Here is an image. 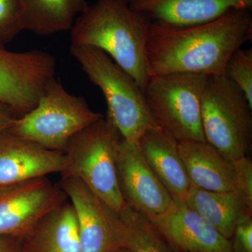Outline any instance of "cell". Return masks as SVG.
I'll return each instance as SVG.
<instances>
[{"label":"cell","mask_w":252,"mask_h":252,"mask_svg":"<svg viewBox=\"0 0 252 252\" xmlns=\"http://www.w3.org/2000/svg\"><path fill=\"white\" fill-rule=\"evenodd\" d=\"M250 11L232 10L213 21L186 27L150 23L147 45L150 76L224 75L232 55L252 40Z\"/></svg>","instance_id":"6da1fadb"},{"label":"cell","mask_w":252,"mask_h":252,"mask_svg":"<svg viewBox=\"0 0 252 252\" xmlns=\"http://www.w3.org/2000/svg\"><path fill=\"white\" fill-rule=\"evenodd\" d=\"M150 23L126 0H97L74 21L72 45L102 50L144 92L151 77L147 56Z\"/></svg>","instance_id":"7a4b0ae2"},{"label":"cell","mask_w":252,"mask_h":252,"mask_svg":"<svg viewBox=\"0 0 252 252\" xmlns=\"http://www.w3.org/2000/svg\"><path fill=\"white\" fill-rule=\"evenodd\" d=\"M69 51L89 80L102 91L107 118L124 140L137 143L146 131L160 127L149 110L143 91L108 55L92 46L71 45Z\"/></svg>","instance_id":"3957f363"},{"label":"cell","mask_w":252,"mask_h":252,"mask_svg":"<svg viewBox=\"0 0 252 252\" xmlns=\"http://www.w3.org/2000/svg\"><path fill=\"white\" fill-rule=\"evenodd\" d=\"M122 139L114 124L101 118L69 141L63 152L65 169L61 174L80 180L117 214L126 205L117 180V151Z\"/></svg>","instance_id":"277c9868"},{"label":"cell","mask_w":252,"mask_h":252,"mask_svg":"<svg viewBox=\"0 0 252 252\" xmlns=\"http://www.w3.org/2000/svg\"><path fill=\"white\" fill-rule=\"evenodd\" d=\"M102 118L86 99L52 79L31 112L17 117L9 130L50 150L64 152L74 135Z\"/></svg>","instance_id":"5b68a950"},{"label":"cell","mask_w":252,"mask_h":252,"mask_svg":"<svg viewBox=\"0 0 252 252\" xmlns=\"http://www.w3.org/2000/svg\"><path fill=\"white\" fill-rule=\"evenodd\" d=\"M205 141L234 161L252 147V107L243 91L225 75L207 79L201 103Z\"/></svg>","instance_id":"8992f818"},{"label":"cell","mask_w":252,"mask_h":252,"mask_svg":"<svg viewBox=\"0 0 252 252\" xmlns=\"http://www.w3.org/2000/svg\"><path fill=\"white\" fill-rule=\"evenodd\" d=\"M209 77L193 73L151 76L144 94L158 125L178 141H205L202 97Z\"/></svg>","instance_id":"52a82bcc"},{"label":"cell","mask_w":252,"mask_h":252,"mask_svg":"<svg viewBox=\"0 0 252 252\" xmlns=\"http://www.w3.org/2000/svg\"><path fill=\"white\" fill-rule=\"evenodd\" d=\"M56 66L54 56L46 51L0 47V104L21 117L31 112L55 78Z\"/></svg>","instance_id":"ba28073f"},{"label":"cell","mask_w":252,"mask_h":252,"mask_svg":"<svg viewBox=\"0 0 252 252\" xmlns=\"http://www.w3.org/2000/svg\"><path fill=\"white\" fill-rule=\"evenodd\" d=\"M67 200L64 190L47 176L0 188V235L24 238Z\"/></svg>","instance_id":"9c48e42d"},{"label":"cell","mask_w":252,"mask_h":252,"mask_svg":"<svg viewBox=\"0 0 252 252\" xmlns=\"http://www.w3.org/2000/svg\"><path fill=\"white\" fill-rule=\"evenodd\" d=\"M117 172L126 205L149 220L160 216L171 205V195L151 170L138 144L122 137L118 147Z\"/></svg>","instance_id":"30bf717a"},{"label":"cell","mask_w":252,"mask_h":252,"mask_svg":"<svg viewBox=\"0 0 252 252\" xmlns=\"http://www.w3.org/2000/svg\"><path fill=\"white\" fill-rule=\"evenodd\" d=\"M77 220L81 252H113L120 248L118 214L79 179L61 177Z\"/></svg>","instance_id":"8fae6325"},{"label":"cell","mask_w":252,"mask_h":252,"mask_svg":"<svg viewBox=\"0 0 252 252\" xmlns=\"http://www.w3.org/2000/svg\"><path fill=\"white\" fill-rule=\"evenodd\" d=\"M149 221L177 252H232L230 240L185 200L172 199L166 212Z\"/></svg>","instance_id":"7c38bea8"},{"label":"cell","mask_w":252,"mask_h":252,"mask_svg":"<svg viewBox=\"0 0 252 252\" xmlns=\"http://www.w3.org/2000/svg\"><path fill=\"white\" fill-rule=\"evenodd\" d=\"M65 167L64 153L44 148L9 129L0 130V188L61 174Z\"/></svg>","instance_id":"4fadbf2b"},{"label":"cell","mask_w":252,"mask_h":252,"mask_svg":"<svg viewBox=\"0 0 252 252\" xmlns=\"http://www.w3.org/2000/svg\"><path fill=\"white\" fill-rule=\"evenodd\" d=\"M131 9L149 22L186 27L213 21L232 10H252L248 0H132Z\"/></svg>","instance_id":"5bb4252c"},{"label":"cell","mask_w":252,"mask_h":252,"mask_svg":"<svg viewBox=\"0 0 252 252\" xmlns=\"http://www.w3.org/2000/svg\"><path fill=\"white\" fill-rule=\"evenodd\" d=\"M141 154L172 199L185 200L191 184L178 149V141L160 127L146 131L138 142Z\"/></svg>","instance_id":"9a60e30c"},{"label":"cell","mask_w":252,"mask_h":252,"mask_svg":"<svg viewBox=\"0 0 252 252\" xmlns=\"http://www.w3.org/2000/svg\"><path fill=\"white\" fill-rule=\"evenodd\" d=\"M178 149L191 185L210 191L235 190L233 162L211 144L206 141H181Z\"/></svg>","instance_id":"2e32d148"},{"label":"cell","mask_w":252,"mask_h":252,"mask_svg":"<svg viewBox=\"0 0 252 252\" xmlns=\"http://www.w3.org/2000/svg\"><path fill=\"white\" fill-rule=\"evenodd\" d=\"M186 203L230 240L242 220L252 217V203L237 190L215 192L191 185Z\"/></svg>","instance_id":"e0dca14e"},{"label":"cell","mask_w":252,"mask_h":252,"mask_svg":"<svg viewBox=\"0 0 252 252\" xmlns=\"http://www.w3.org/2000/svg\"><path fill=\"white\" fill-rule=\"evenodd\" d=\"M21 252H81L71 203L66 201L43 217L23 238Z\"/></svg>","instance_id":"ac0fdd59"},{"label":"cell","mask_w":252,"mask_h":252,"mask_svg":"<svg viewBox=\"0 0 252 252\" xmlns=\"http://www.w3.org/2000/svg\"><path fill=\"white\" fill-rule=\"evenodd\" d=\"M24 31L49 36L72 28L87 9L86 0H21Z\"/></svg>","instance_id":"d6986e66"},{"label":"cell","mask_w":252,"mask_h":252,"mask_svg":"<svg viewBox=\"0 0 252 252\" xmlns=\"http://www.w3.org/2000/svg\"><path fill=\"white\" fill-rule=\"evenodd\" d=\"M117 230L120 246L132 252H177L148 219L128 205L118 213Z\"/></svg>","instance_id":"ffe728a7"},{"label":"cell","mask_w":252,"mask_h":252,"mask_svg":"<svg viewBox=\"0 0 252 252\" xmlns=\"http://www.w3.org/2000/svg\"><path fill=\"white\" fill-rule=\"evenodd\" d=\"M224 75L243 91L252 107V48H240L232 55L225 65Z\"/></svg>","instance_id":"44dd1931"},{"label":"cell","mask_w":252,"mask_h":252,"mask_svg":"<svg viewBox=\"0 0 252 252\" xmlns=\"http://www.w3.org/2000/svg\"><path fill=\"white\" fill-rule=\"evenodd\" d=\"M24 31L21 0H0V47Z\"/></svg>","instance_id":"7402d4cb"},{"label":"cell","mask_w":252,"mask_h":252,"mask_svg":"<svg viewBox=\"0 0 252 252\" xmlns=\"http://www.w3.org/2000/svg\"><path fill=\"white\" fill-rule=\"evenodd\" d=\"M235 190L252 203V162L249 156L234 160Z\"/></svg>","instance_id":"603a6c76"},{"label":"cell","mask_w":252,"mask_h":252,"mask_svg":"<svg viewBox=\"0 0 252 252\" xmlns=\"http://www.w3.org/2000/svg\"><path fill=\"white\" fill-rule=\"evenodd\" d=\"M230 242L232 252H252V217L238 223Z\"/></svg>","instance_id":"cb8c5ba5"},{"label":"cell","mask_w":252,"mask_h":252,"mask_svg":"<svg viewBox=\"0 0 252 252\" xmlns=\"http://www.w3.org/2000/svg\"><path fill=\"white\" fill-rule=\"evenodd\" d=\"M22 238L0 235V252H21Z\"/></svg>","instance_id":"d4e9b609"},{"label":"cell","mask_w":252,"mask_h":252,"mask_svg":"<svg viewBox=\"0 0 252 252\" xmlns=\"http://www.w3.org/2000/svg\"><path fill=\"white\" fill-rule=\"evenodd\" d=\"M17 117L11 109L0 104V130L9 129Z\"/></svg>","instance_id":"484cf974"},{"label":"cell","mask_w":252,"mask_h":252,"mask_svg":"<svg viewBox=\"0 0 252 252\" xmlns=\"http://www.w3.org/2000/svg\"><path fill=\"white\" fill-rule=\"evenodd\" d=\"M113 252H132L128 248H125V247H120V248H117V250H114Z\"/></svg>","instance_id":"4316f807"},{"label":"cell","mask_w":252,"mask_h":252,"mask_svg":"<svg viewBox=\"0 0 252 252\" xmlns=\"http://www.w3.org/2000/svg\"><path fill=\"white\" fill-rule=\"evenodd\" d=\"M126 1H127V2L130 3L132 0H126Z\"/></svg>","instance_id":"83f0119b"},{"label":"cell","mask_w":252,"mask_h":252,"mask_svg":"<svg viewBox=\"0 0 252 252\" xmlns=\"http://www.w3.org/2000/svg\"><path fill=\"white\" fill-rule=\"evenodd\" d=\"M248 1H252V0H248Z\"/></svg>","instance_id":"f1b7e54d"}]
</instances>
